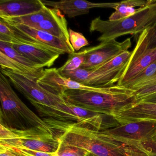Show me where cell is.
Listing matches in <instances>:
<instances>
[{"label": "cell", "instance_id": "cell-22", "mask_svg": "<svg viewBox=\"0 0 156 156\" xmlns=\"http://www.w3.org/2000/svg\"><path fill=\"white\" fill-rule=\"evenodd\" d=\"M136 44L146 49L156 48V23L140 34Z\"/></svg>", "mask_w": 156, "mask_h": 156}, {"label": "cell", "instance_id": "cell-21", "mask_svg": "<svg viewBox=\"0 0 156 156\" xmlns=\"http://www.w3.org/2000/svg\"><path fill=\"white\" fill-rule=\"evenodd\" d=\"M86 49L69 55V58L66 62L57 70L59 72H71L79 69L86 60Z\"/></svg>", "mask_w": 156, "mask_h": 156}, {"label": "cell", "instance_id": "cell-29", "mask_svg": "<svg viewBox=\"0 0 156 156\" xmlns=\"http://www.w3.org/2000/svg\"><path fill=\"white\" fill-rule=\"evenodd\" d=\"M86 156H95V155H94V154H92V153H89V152H88V153H87V154L86 155Z\"/></svg>", "mask_w": 156, "mask_h": 156}, {"label": "cell", "instance_id": "cell-25", "mask_svg": "<svg viewBox=\"0 0 156 156\" xmlns=\"http://www.w3.org/2000/svg\"><path fill=\"white\" fill-rule=\"evenodd\" d=\"M155 94H156V83L134 91L137 103L144 98Z\"/></svg>", "mask_w": 156, "mask_h": 156}, {"label": "cell", "instance_id": "cell-13", "mask_svg": "<svg viewBox=\"0 0 156 156\" xmlns=\"http://www.w3.org/2000/svg\"><path fill=\"white\" fill-rule=\"evenodd\" d=\"M112 116L119 125L143 119L156 120V104L140 102L118 111Z\"/></svg>", "mask_w": 156, "mask_h": 156}, {"label": "cell", "instance_id": "cell-8", "mask_svg": "<svg viewBox=\"0 0 156 156\" xmlns=\"http://www.w3.org/2000/svg\"><path fill=\"white\" fill-rule=\"evenodd\" d=\"M125 69L115 71H98L79 69L59 72L64 77L91 87H107L117 83Z\"/></svg>", "mask_w": 156, "mask_h": 156}, {"label": "cell", "instance_id": "cell-9", "mask_svg": "<svg viewBox=\"0 0 156 156\" xmlns=\"http://www.w3.org/2000/svg\"><path fill=\"white\" fill-rule=\"evenodd\" d=\"M155 62L156 48L146 49L136 44L129 61L116 85L125 87L128 82Z\"/></svg>", "mask_w": 156, "mask_h": 156}, {"label": "cell", "instance_id": "cell-19", "mask_svg": "<svg viewBox=\"0 0 156 156\" xmlns=\"http://www.w3.org/2000/svg\"><path fill=\"white\" fill-rule=\"evenodd\" d=\"M0 51L2 52L11 59L30 70L35 71H43L44 67L34 63L28 58L18 52L9 44L0 41Z\"/></svg>", "mask_w": 156, "mask_h": 156}, {"label": "cell", "instance_id": "cell-2", "mask_svg": "<svg viewBox=\"0 0 156 156\" xmlns=\"http://www.w3.org/2000/svg\"><path fill=\"white\" fill-rule=\"evenodd\" d=\"M62 96L74 105L111 116L137 103L134 90L117 85L100 87L96 91L68 90Z\"/></svg>", "mask_w": 156, "mask_h": 156}, {"label": "cell", "instance_id": "cell-15", "mask_svg": "<svg viewBox=\"0 0 156 156\" xmlns=\"http://www.w3.org/2000/svg\"><path fill=\"white\" fill-rule=\"evenodd\" d=\"M33 28L46 32L53 36L70 43L67 20L61 10L55 9L50 17Z\"/></svg>", "mask_w": 156, "mask_h": 156}, {"label": "cell", "instance_id": "cell-23", "mask_svg": "<svg viewBox=\"0 0 156 156\" xmlns=\"http://www.w3.org/2000/svg\"><path fill=\"white\" fill-rule=\"evenodd\" d=\"M88 153L85 150L67 145L61 141L56 156H86Z\"/></svg>", "mask_w": 156, "mask_h": 156}, {"label": "cell", "instance_id": "cell-11", "mask_svg": "<svg viewBox=\"0 0 156 156\" xmlns=\"http://www.w3.org/2000/svg\"><path fill=\"white\" fill-rule=\"evenodd\" d=\"M8 23L61 55L65 53L71 54L74 53L75 50L71 43L53 36L46 32L36 30L22 24Z\"/></svg>", "mask_w": 156, "mask_h": 156}, {"label": "cell", "instance_id": "cell-27", "mask_svg": "<svg viewBox=\"0 0 156 156\" xmlns=\"http://www.w3.org/2000/svg\"><path fill=\"white\" fill-rule=\"evenodd\" d=\"M143 102V103H153L156 104V94L150 95L140 99L137 103Z\"/></svg>", "mask_w": 156, "mask_h": 156}, {"label": "cell", "instance_id": "cell-16", "mask_svg": "<svg viewBox=\"0 0 156 156\" xmlns=\"http://www.w3.org/2000/svg\"><path fill=\"white\" fill-rule=\"evenodd\" d=\"M55 9H51L45 6L38 12L20 17L2 18L1 19L9 23L22 24L33 28L46 18L50 17L54 12Z\"/></svg>", "mask_w": 156, "mask_h": 156}, {"label": "cell", "instance_id": "cell-14", "mask_svg": "<svg viewBox=\"0 0 156 156\" xmlns=\"http://www.w3.org/2000/svg\"><path fill=\"white\" fill-rule=\"evenodd\" d=\"M10 46L34 63L44 68L52 66L61 55L58 53L38 46L25 44H12Z\"/></svg>", "mask_w": 156, "mask_h": 156}, {"label": "cell", "instance_id": "cell-7", "mask_svg": "<svg viewBox=\"0 0 156 156\" xmlns=\"http://www.w3.org/2000/svg\"><path fill=\"white\" fill-rule=\"evenodd\" d=\"M131 46V39L128 38L122 42L113 40L87 48L86 60L80 68L88 70L96 69L128 51Z\"/></svg>", "mask_w": 156, "mask_h": 156}, {"label": "cell", "instance_id": "cell-17", "mask_svg": "<svg viewBox=\"0 0 156 156\" xmlns=\"http://www.w3.org/2000/svg\"><path fill=\"white\" fill-rule=\"evenodd\" d=\"M151 0H126L119 2L118 5L116 7L115 12H113L109 17V20L117 21L129 17L134 14L137 10L136 7H144L147 5Z\"/></svg>", "mask_w": 156, "mask_h": 156}, {"label": "cell", "instance_id": "cell-3", "mask_svg": "<svg viewBox=\"0 0 156 156\" xmlns=\"http://www.w3.org/2000/svg\"><path fill=\"white\" fill-rule=\"evenodd\" d=\"M0 100V124L18 130L41 129L54 132L53 129L46 120L41 119L21 100L12 87L9 79L2 73Z\"/></svg>", "mask_w": 156, "mask_h": 156}, {"label": "cell", "instance_id": "cell-4", "mask_svg": "<svg viewBox=\"0 0 156 156\" xmlns=\"http://www.w3.org/2000/svg\"><path fill=\"white\" fill-rule=\"evenodd\" d=\"M156 23V0L137 9L134 14L117 21L104 20L100 17L90 23V32H98L101 35L98 41H107L127 34H141Z\"/></svg>", "mask_w": 156, "mask_h": 156}, {"label": "cell", "instance_id": "cell-5", "mask_svg": "<svg viewBox=\"0 0 156 156\" xmlns=\"http://www.w3.org/2000/svg\"><path fill=\"white\" fill-rule=\"evenodd\" d=\"M61 143L54 132L41 129L21 130L0 124V144L16 148L56 153Z\"/></svg>", "mask_w": 156, "mask_h": 156}, {"label": "cell", "instance_id": "cell-6", "mask_svg": "<svg viewBox=\"0 0 156 156\" xmlns=\"http://www.w3.org/2000/svg\"><path fill=\"white\" fill-rule=\"evenodd\" d=\"M104 131L116 140L128 144L144 145L155 152L153 142L156 135V120H137L120 124Z\"/></svg>", "mask_w": 156, "mask_h": 156}, {"label": "cell", "instance_id": "cell-24", "mask_svg": "<svg viewBox=\"0 0 156 156\" xmlns=\"http://www.w3.org/2000/svg\"><path fill=\"white\" fill-rule=\"evenodd\" d=\"M68 31L70 43L75 51H79L83 47L89 45L88 41L82 33L75 31L71 29H68Z\"/></svg>", "mask_w": 156, "mask_h": 156}, {"label": "cell", "instance_id": "cell-12", "mask_svg": "<svg viewBox=\"0 0 156 156\" xmlns=\"http://www.w3.org/2000/svg\"><path fill=\"white\" fill-rule=\"evenodd\" d=\"M45 6L41 0H1L0 18L20 17L35 13Z\"/></svg>", "mask_w": 156, "mask_h": 156}, {"label": "cell", "instance_id": "cell-1", "mask_svg": "<svg viewBox=\"0 0 156 156\" xmlns=\"http://www.w3.org/2000/svg\"><path fill=\"white\" fill-rule=\"evenodd\" d=\"M56 129L62 142L85 150L96 156H156L144 145L128 144L114 139L105 133L82 126L77 122H57Z\"/></svg>", "mask_w": 156, "mask_h": 156}, {"label": "cell", "instance_id": "cell-28", "mask_svg": "<svg viewBox=\"0 0 156 156\" xmlns=\"http://www.w3.org/2000/svg\"><path fill=\"white\" fill-rule=\"evenodd\" d=\"M154 147V150H155V152L156 153V135L155 136V138L154 139V142H153Z\"/></svg>", "mask_w": 156, "mask_h": 156}, {"label": "cell", "instance_id": "cell-20", "mask_svg": "<svg viewBox=\"0 0 156 156\" xmlns=\"http://www.w3.org/2000/svg\"><path fill=\"white\" fill-rule=\"evenodd\" d=\"M132 52L126 51L107 62L100 66L94 71H115L125 69L131 57Z\"/></svg>", "mask_w": 156, "mask_h": 156}, {"label": "cell", "instance_id": "cell-26", "mask_svg": "<svg viewBox=\"0 0 156 156\" xmlns=\"http://www.w3.org/2000/svg\"><path fill=\"white\" fill-rule=\"evenodd\" d=\"M0 156H27L20 150L0 144Z\"/></svg>", "mask_w": 156, "mask_h": 156}, {"label": "cell", "instance_id": "cell-18", "mask_svg": "<svg viewBox=\"0 0 156 156\" xmlns=\"http://www.w3.org/2000/svg\"><path fill=\"white\" fill-rule=\"evenodd\" d=\"M0 65L1 69H6L15 73L26 75L38 80L43 75V71H35L30 70L22 65L13 59L0 51Z\"/></svg>", "mask_w": 156, "mask_h": 156}, {"label": "cell", "instance_id": "cell-10", "mask_svg": "<svg viewBox=\"0 0 156 156\" xmlns=\"http://www.w3.org/2000/svg\"><path fill=\"white\" fill-rule=\"evenodd\" d=\"M45 6L58 9L70 18L89 13L91 9L95 8L115 9L119 2L94 3L85 0H62L52 2L41 0Z\"/></svg>", "mask_w": 156, "mask_h": 156}]
</instances>
